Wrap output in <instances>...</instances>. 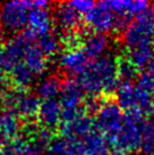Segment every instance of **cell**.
Listing matches in <instances>:
<instances>
[{
	"label": "cell",
	"instance_id": "6da1fadb",
	"mask_svg": "<svg viewBox=\"0 0 154 155\" xmlns=\"http://www.w3.org/2000/svg\"><path fill=\"white\" fill-rule=\"evenodd\" d=\"M77 79L84 92L92 97L101 94H111L120 85L118 60L112 54H104L92 61Z\"/></svg>",
	"mask_w": 154,
	"mask_h": 155
},
{
	"label": "cell",
	"instance_id": "7a4b0ae2",
	"mask_svg": "<svg viewBox=\"0 0 154 155\" xmlns=\"http://www.w3.org/2000/svg\"><path fill=\"white\" fill-rule=\"evenodd\" d=\"M154 38V7L151 6L145 12L137 15L124 31L122 42L127 51L136 48L153 45Z\"/></svg>",
	"mask_w": 154,
	"mask_h": 155
},
{
	"label": "cell",
	"instance_id": "3957f363",
	"mask_svg": "<svg viewBox=\"0 0 154 155\" xmlns=\"http://www.w3.org/2000/svg\"><path fill=\"white\" fill-rule=\"evenodd\" d=\"M143 114L139 112H127L122 125L113 142L112 155H127L141 148Z\"/></svg>",
	"mask_w": 154,
	"mask_h": 155
},
{
	"label": "cell",
	"instance_id": "277c9868",
	"mask_svg": "<svg viewBox=\"0 0 154 155\" xmlns=\"http://www.w3.org/2000/svg\"><path fill=\"white\" fill-rule=\"evenodd\" d=\"M38 35L30 28L24 30L12 40H9L0 50V71L10 73L15 67L21 65L24 52L28 44H34L38 41Z\"/></svg>",
	"mask_w": 154,
	"mask_h": 155
},
{
	"label": "cell",
	"instance_id": "5b68a950",
	"mask_svg": "<svg viewBox=\"0 0 154 155\" xmlns=\"http://www.w3.org/2000/svg\"><path fill=\"white\" fill-rule=\"evenodd\" d=\"M85 92L78 82L66 81L61 85L59 99L61 105V121L64 125L69 124L84 114L85 109L82 108Z\"/></svg>",
	"mask_w": 154,
	"mask_h": 155
},
{
	"label": "cell",
	"instance_id": "8992f818",
	"mask_svg": "<svg viewBox=\"0 0 154 155\" xmlns=\"http://www.w3.org/2000/svg\"><path fill=\"white\" fill-rule=\"evenodd\" d=\"M1 102L5 110L14 112L25 119H33L38 117L41 105L40 99L36 95L19 88L6 91L1 97Z\"/></svg>",
	"mask_w": 154,
	"mask_h": 155
},
{
	"label": "cell",
	"instance_id": "52a82bcc",
	"mask_svg": "<svg viewBox=\"0 0 154 155\" xmlns=\"http://www.w3.org/2000/svg\"><path fill=\"white\" fill-rule=\"evenodd\" d=\"M31 1L14 0L0 6V24L4 31L9 33L23 32L28 21Z\"/></svg>",
	"mask_w": 154,
	"mask_h": 155
},
{
	"label": "cell",
	"instance_id": "ba28073f",
	"mask_svg": "<svg viewBox=\"0 0 154 155\" xmlns=\"http://www.w3.org/2000/svg\"><path fill=\"white\" fill-rule=\"evenodd\" d=\"M124 120L122 110L116 102L108 101L100 105L96 111L95 126L99 131L107 138L108 142L113 144L117 135L119 133Z\"/></svg>",
	"mask_w": 154,
	"mask_h": 155
},
{
	"label": "cell",
	"instance_id": "9c48e42d",
	"mask_svg": "<svg viewBox=\"0 0 154 155\" xmlns=\"http://www.w3.org/2000/svg\"><path fill=\"white\" fill-rule=\"evenodd\" d=\"M87 25L94 33L104 34L118 31V17L111 9L109 1H101L95 4L93 10L86 15Z\"/></svg>",
	"mask_w": 154,
	"mask_h": 155
},
{
	"label": "cell",
	"instance_id": "30bf717a",
	"mask_svg": "<svg viewBox=\"0 0 154 155\" xmlns=\"http://www.w3.org/2000/svg\"><path fill=\"white\" fill-rule=\"evenodd\" d=\"M90 64V59L81 48L74 50H66L59 57V66L65 73L70 76H81L87 69Z\"/></svg>",
	"mask_w": 154,
	"mask_h": 155
},
{
	"label": "cell",
	"instance_id": "8fae6325",
	"mask_svg": "<svg viewBox=\"0 0 154 155\" xmlns=\"http://www.w3.org/2000/svg\"><path fill=\"white\" fill-rule=\"evenodd\" d=\"M55 22L60 30L67 33L75 32L79 22H81V15L70 6L69 2H61L55 9Z\"/></svg>",
	"mask_w": 154,
	"mask_h": 155
},
{
	"label": "cell",
	"instance_id": "7c38bea8",
	"mask_svg": "<svg viewBox=\"0 0 154 155\" xmlns=\"http://www.w3.org/2000/svg\"><path fill=\"white\" fill-rule=\"evenodd\" d=\"M49 155H85L82 139L68 138L65 136L53 138L48 148Z\"/></svg>",
	"mask_w": 154,
	"mask_h": 155
},
{
	"label": "cell",
	"instance_id": "4fadbf2b",
	"mask_svg": "<svg viewBox=\"0 0 154 155\" xmlns=\"http://www.w3.org/2000/svg\"><path fill=\"white\" fill-rule=\"evenodd\" d=\"M38 118L42 127L51 130L57 128L61 122V105L57 100L41 102Z\"/></svg>",
	"mask_w": 154,
	"mask_h": 155
},
{
	"label": "cell",
	"instance_id": "5bb4252c",
	"mask_svg": "<svg viewBox=\"0 0 154 155\" xmlns=\"http://www.w3.org/2000/svg\"><path fill=\"white\" fill-rule=\"evenodd\" d=\"M26 68L30 70L34 76L42 75L47 71L48 69V58L44 56L40 48L36 44H28L24 52V58H23Z\"/></svg>",
	"mask_w": 154,
	"mask_h": 155
},
{
	"label": "cell",
	"instance_id": "9a60e30c",
	"mask_svg": "<svg viewBox=\"0 0 154 155\" xmlns=\"http://www.w3.org/2000/svg\"><path fill=\"white\" fill-rule=\"evenodd\" d=\"M95 121L90 117L82 114L74 121L66 124L62 127V136L68 138H75V139H84L90 135L94 129Z\"/></svg>",
	"mask_w": 154,
	"mask_h": 155
},
{
	"label": "cell",
	"instance_id": "2e32d148",
	"mask_svg": "<svg viewBox=\"0 0 154 155\" xmlns=\"http://www.w3.org/2000/svg\"><path fill=\"white\" fill-rule=\"evenodd\" d=\"M27 24L30 25V30L33 31L38 36L50 33L52 26V16L50 10L31 7Z\"/></svg>",
	"mask_w": 154,
	"mask_h": 155
},
{
	"label": "cell",
	"instance_id": "e0dca14e",
	"mask_svg": "<svg viewBox=\"0 0 154 155\" xmlns=\"http://www.w3.org/2000/svg\"><path fill=\"white\" fill-rule=\"evenodd\" d=\"M109 48V39L107 35L92 33L83 42V51L90 60H96L99 58L104 56V52Z\"/></svg>",
	"mask_w": 154,
	"mask_h": 155
},
{
	"label": "cell",
	"instance_id": "ac0fdd59",
	"mask_svg": "<svg viewBox=\"0 0 154 155\" xmlns=\"http://www.w3.org/2000/svg\"><path fill=\"white\" fill-rule=\"evenodd\" d=\"M61 85L62 83L57 76H53V75L47 76L36 84L35 95L43 101L56 100L57 96H59L60 94Z\"/></svg>",
	"mask_w": 154,
	"mask_h": 155
},
{
	"label": "cell",
	"instance_id": "d6986e66",
	"mask_svg": "<svg viewBox=\"0 0 154 155\" xmlns=\"http://www.w3.org/2000/svg\"><path fill=\"white\" fill-rule=\"evenodd\" d=\"M116 103L121 110L127 112L136 111V86L132 83H121L116 91Z\"/></svg>",
	"mask_w": 154,
	"mask_h": 155
},
{
	"label": "cell",
	"instance_id": "ffe728a7",
	"mask_svg": "<svg viewBox=\"0 0 154 155\" xmlns=\"http://www.w3.org/2000/svg\"><path fill=\"white\" fill-rule=\"evenodd\" d=\"M85 155H108L109 145L107 138L98 130H93L83 139Z\"/></svg>",
	"mask_w": 154,
	"mask_h": 155
},
{
	"label": "cell",
	"instance_id": "44dd1931",
	"mask_svg": "<svg viewBox=\"0 0 154 155\" xmlns=\"http://www.w3.org/2000/svg\"><path fill=\"white\" fill-rule=\"evenodd\" d=\"M19 129L21 122L17 114L5 109L0 110V134L12 140L17 137Z\"/></svg>",
	"mask_w": 154,
	"mask_h": 155
},
{
	"label": "cell",
	"instance_id": "7402d4cb",
	"mask_svg": "<svg viewBox=\"0 0 154 155\" xmlns=\"http://www.w3.org/2000/svg\"><path fill=\"white\" fill-rule=\"evenodd\" d=\"M154 56L153 45L136 48L134 50L128 51V60L133 64L137 69L147 67Z\"/></svg>",
	"mask_w": 154,
	"mask_h": 155
},
{
	"label": "cell",
	"instance_id": "603a6c76",
	"mask_svg": "<svg viewBox=\"0 0 154 155\" xmlns=\"http://www.w3.org/2000/svg\"><path fill=\"white\" fill-rule=\"evenodd\" d=\"M12 150L15 155H42L43 151L25 136H17L12 142Z\"/></svg>",
	"mask_w": 154,
	"mask_h": 155
},
{
	"label": "cell",
	"instance_id": "cb8c5ba5",
	"mask_svg": "<svg viewBox=\"0 0 154 155\" xmlns=\"http://www.w3.org/2000/svg\"><path fill=\"white\" fill-rule=\"evenodd\" d=\"M9 74H10L12 83L19 90H25L27 87H30L34 82L35 76L23 64L15 67Z\"/></svg>",
	"mask_w": 154,
	"mask_h": 155
},
{
	"label": "cell",
	"instance_id": "d4e9b609",
	"mask_svg": "<svg viewBox=\"0 0 154 155\" xmlns=\"http://www.w3.org/2000/svg\"><path fill=\"white\" fill-rule=\"evenodd\" d=\"M139 150L144 155H154V121L144 119L142 122V142Z\"/></svg>",
	"mask_w": 154,
	"mask_h": 155
},
{
	"label": "cell",
	"instance_id": "484cf974",
	"mask_svg": "<svg viewBox=\"0 0 154 155\" xmlns=\"http://www.w3.org/2000/svg\"><path fill=\"white\" fill-rule=\"evenodd\" d=\"M40 50L44 53V56L49 57L56 56L60 49V41L55 34L47 33L44 35H41L38 38V44Z\"/></svg>",
	"mask_w": 154,
	"mask_h": 155
},
{
	"label": "cell",
	"instance_id": "4316f807",
	"mask_svg": "<svg viewBox=\"0 0 154 155\" xmlns=\"http://www.w3.org/2000/svg\"><path fill=\"white\" fill-rule=\"evenodd\" d=\"M118 76L122 83H132L138 78V69L128 59L122 58L118 60Z\"/></svg>",
	"mask_w": 154,
	"mask_h": 155
},
{
	"label": "cell",
	"instance_id": "83f0119b",
	"mask_svg": "<svg viewBox=\"0 0 154 155\" xmlns=\"http://www.w3.org/2000/svg\"><path fill=\"white\" fill-rule=\"evenodd\" d=\"M70 6L73 7L77 13L79 15H89V14L93 10L95 4L93 1H90V0H75V1H70L69 2Z\"/></svg>",
	"mask_w": 154,
	"mask_h": 155
},
{
	"label": "cell",
	"instance_id": "f1b7e54d",
	"mask_svg": "<svg viewBox=\"0 0 154 155\" xmlns=\"http://www.w3.org/2000/svg\"><path fill=\"white\" fill-rule=\"evenodd\" d=\"M64 44L66 45L67 50H74V49H78L79 44H81V38L79 35L73 32V33H67L66 36L64 38Z\"/></svg>",
	"mask_w": 154,
	"mask_h": 155
},
{
	"label": "cell",
	"instance_id": "f546056e",
	"mask_svg": "<svg viewBox=\"0 0 154 155\" xmlns=\"http://www.w3.org/2000/svg\"><path fill=\"white\" fill-rule=\"evenodd\" d=\"M50 2L47 0H38V1H31V7L33 8H40V9H49Z\"/></svg>",
	"mask_w": 154,
	"mask_h": 155
},
{
	"label": "cell",
	"instance_id": "4dcf8cb0",
	"mask_svg": "<svg viewBox=\"0 0 154 155\" xmlns=\"http://www.w3.org/2000/svg\"><path fill=\"white\" fill-rule=\"evenodd\" d=\"M146 73L150 75V77L154 81V56L152 58V60L150 61V64L147 65V71Z\"/></svg>",
	"mask_w": 154,
	"mask_h": 155
},
{
	"label": "cell",
	"instance_id": "1f68e13d",
	"mask_svg": "<svg viewBox=\"0 0 154 155\" xmlns=\"http://www.w3.org/2000/svg\"><path fill=\"white\" fill-rule=\"evenodd\" d=\"M0 155H15V154H14L12 147H4V148H0Z\"/></svg>",
	"mask_w": 154,
	"mask_h": 155
},
{
	"label": "cell",
	"instance_id": "d6a6232c",
	"mask_svg": "<svg viewBox=\"0 0 154 155\" xmlns=\"http://www.w3.org/2000/svg\"><path fill=\"white\" fill-rule=\"evenodd\" d=\"M2 39H4V28H2V26L0 24V45H1ZM0 50H1V48H0Z\"/></svg>",
	"mask_w": 154,
	"mask_h": 155
},
{
	"label": "cell",
	"instance_id": "836d02e7",
	"mask_svg": "<svg viewBox=\"0 0 154 155\" xmlns=\"http://www.w3.org/2000/svg\"><path fill=\"white\" fill-rule=\"evenodd\" d=\"M151 113L154 116V88L152 91V110H151Z\"/></svg>",
	"mask_w": 154,
	"mask_h": 155
},
{
	"label": "cell",
	"instance_id": "e575fe53",
	"mask_svg": "<svg viewBox=\"0 0 154 155\" xmlns=\"http://www.w3.org/2000/svg\"><path fill=\"white\" fill-rule=\"evenodd\" d=\"M128 155H138V154H128Z\"/></svg>",
	"mask_w": 154,
	"mask_h": 155
},
{
	"label": "cell",
	"instance_id": "d590c367",
	"mask_svg": "<svg viewBox=\"0 0 154 155\" xmlns=\"http://www.w3.org/2000/svg\"><path fill=\"white\" fill-rule=\"evenodd\" d=\"M42 155H49V154H48V153H45V154H42Z\"/></svg>",
	"mask_w": 154,
	"mask_h": 155
}]
</instances>
